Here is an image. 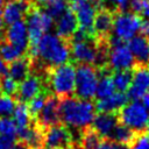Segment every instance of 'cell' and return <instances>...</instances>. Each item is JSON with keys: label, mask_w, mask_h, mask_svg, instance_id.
<instances>
[{"label": "cell", "mask_w": 149, "mask_h": 149, "mask_svg": "<svg viewBox=\"0 0 149 149\" xmlns=\"http://www.w3.org/2000/svg\"><path fill=\"white\" fill-rule=\"evenodd\" d=\"M134 70H121V71H113L112 79L114 87L118 92L127 93L133 80Z\"/></svg>", "instance_id": "obj_23"}, {"label": "cell", "mask_w": 149, "mask_h": 149, "mask_svg": "<svg viewBox=\"0 0 149 149\" xmlns=\"http://www.w3.org/2000/svg\"><path fill=\"white\" fill-rule=\"evenodd\" d=\"M33 5L26 3L20 0H7L2 8V20L6 26H9L14 22L22 21L26 19L30 7Z\"/></svg>", "instance_id": "obj_17"}, {"label": "cell", "mask_w": 149, "mask_h": 149, "mask_svg": "<svg viewBox=\"0 0 149 149\" xmlns=\"http://www.w3.org/2000/svg\"><path fill=\"white\" fill-rule=\"evenodd\" d=\"M142 23L143 20L139 15L129 10L122 13H115L112 35L123 42L129 41L140 33Z\"/></svg>", "instance_id": "obj_8"}, {"label": "cell", "mask_w": 149, "mask_h": 149, "mask_svg": "<svg viewBox=\"0 0 149 149\" xmlns=\"http://www.w3.org/2000/svg\"><path fill=\"white\" fill-rule=\"evenodd\" d=\"M147 132H148V135H149V121H148V126H147Z\"/></svg>", "instance_id": "obj_42"}, {"label": "cell", "mask_w": 149, "mask_h": 149, "mask_svg": "<svg viewBox=\"0 0 149 149\" xmlns=\"http://www.w3.org/2000/svg\"><path fill=\"white\" fill-rule=\"evenodd\" d=\"M43 144L47 149H74L73 134L59 122L43 132Z\"/></svg>", "instance_id": "obj_10"}, {"label": "cell", "mask_w": 149, "mask_h": 149, "mask_svg": "<svg viewBox=\"0 0 149 149\" xmlns=\"http://www.w3.org/2000/svg\"><path fill=\"white\" fill-rule=\"evenodd\" d=\"M95 111V106L91 100H83L74 95L61 99V121L76 132H81L92 125Z\"/></svg>", "instance_id": "obj_2"}, {"label": "cell", "mask_w": 149, "mask_h": 149, "mask_svg": "<svg viewBox=\"0 0 149 149\" xmlns=\"http://www.w3.org/2000/svg\"><path fill=\"white\" fill-rule=\"evenodd\" d=\"M114 13L106 8H100L93 22V36L98 40H107L112 36Z\"/></svg>", "instance_id": "obj_15"}, {"label": "cell", "mask_w": 149, "mask_h": 149, "mask_svg": "<svg viewBox=\"0 0 149 149\" xmlns=\"http://www.w3.org/2000/svg\"><path fill=\"white\" fill-rule=\"evenodd\" d=\"M37 7H40L41 9H43L54 20H57L66 9H69L70 5L65 0H55V1L48 2V3L42 5V6H37Z\"/></svg>", "instance_id": "obj_27"}, {"label": "cell", "mask_w": 149, "mask_h": 149, "mask_svg": "<svg viewBox=\"0 0 149 149\" xmlns=\"http://www.w3.org/2000/svg\"><path fill=\"white\" fill-rule=\"evenodd\" d=\"M16 106V100L13 97L0 93V118H9Z\"/></svg>", "instance_id": "obj_30"}, {"label": "cell", "mask_w": 149, "mask_h": 149, "mask_svg": "<svg viewBox=\"0 0 149 149\" xmlns=\"http://www.w3.org/2000/svg\"><path fill=\"white\" fill-rule=\"evenodd\" d=\"M142 104L146 106V108L149 111V92H147L144 94V97L142 98Z\"/></svg>", "instance_id": "obj_39"}, {"label": "cell", "mask_w": 149, "mask_h": 149, "mask_svg": "<svg viewBox=\"0 0 149 149\" xmlns=\"http://www.w3.org/2000/svg\"><path fill=\"white\" fill-rule=\"evenodd\" d=\"M50 94H51V93H50L48 90H44V91H42L41 93H38L36 97H34V98L27 104L28 109H29V113H30L33 120H34V118L41 112V109L44 107L45 101H47V99H48V97H49Z\"/></svg>", "instance_id": "obj_28"}, {"label": "cell", "mask_w": 149, "mask_h": 149, "mask_svg": "<svg viewBox=\"0 0 149 149\" xmlns=\"http://www.w3.org/2000/svg\"><path fill=\"white\" fill-rule=\"evenodd\" d=\"M7 73V64L0 58V77Z\"/></svg>", "instance_id": "obj_36"}, {"label": "cell", "mask_w": 149, "mask_h": 149, "mask_svg": "<svg viewBox=\"0 0 149 149\" xmlns=\"http://www.w3.org/2000/svg\"><path fill=\"white\" fill-rule=\"evenodd\" d=\"M2 40L7 43H10L17 48H21L23 50H28L29 45V38H28V29L26 21H17L9 26L3 31Z\"/></svg>", "instance_id": "obj_14"}, {"label": "cell", "mask_w": 149, "mask_h": 149, "mask_svg": "<svg viewBox=\"0 0 149 149\" xmlns=\"http://www.w3.org/2000/svg\"><path fill=\"white\" fill-rule=\"evenodd\" d=\"M78 28H79V26H78L77 17H76L73 10L70 7L57 20H55L56 34L58 36H61L62 38H65V40L70 41V38L77 31Z\"/></svg>", "instance_id": "obj_18"}, {"label": "cell", "mask_w": 149, "mask_h": 149, "mask_svg": "<svg viewBox=\"0 0 149 149\" xmlns=\"http://www.w3.org/2000/svg\"><path fill=\"white\" fill-rule=\"evenodd\" d=\"M20 1H23V2L29 3V5H35V2H36L37 0H20Z\"/></svg>", "instance_id": "obj_40"}, {"label": "cell", "mask_w": 149, "mask_h": 149, "mask_svg": "<svg viewBox=\"0 0 149 149\" xmlns=\"http://www.w3.org/2000/svg\"><path fill=\"white\" fill-rule=\"evenodd\" d=\"M95 149H129V147L126 144L116 143L109 139H105L100 141V143L95 147Z\"/></svg>", "instance_id": "obj_34"}, {"label": "cell", "mask_w": 149, "mask_h": 149, "mask_svg": "<svg viewBox=\"0 0 149 149\" xmlns=\"http://www.w3.org/2000/svg\"><path fill=\"white\" fill-rule=\"evenodd\" d=\"M17 87H19V83H16L7 73L0 77V93L15 98Z\"/></svg>", "instance_id": "obj_29"}, {"label": "cell", "mask_w": 149, "mask_h": 149, "mask_svg": "<svg viewBox=\"0 0 149 149\" xmlns=\"http://www.w3.org/2000/svg\"><path fill=\"white\" fill-rule=\"evenodd\" d=\"M147 1H148V2H149V0H147Z\"/></svg>", "instance_id": "obj_44"}, {"label": "cell", "mask_w": 149, "mask_h": 149, "mask_svg": "<svg viewBox=\"0 0 149 149\" xmlns=\"http://www.w3.org/2000/svg\"><path fill=\"white\" fill-rule=\"evenodd\" d=\"M148 40H149V37H148Z\"/></svg>", "instance_id": "obj_46"}, {"label": "cell", "mask_w": 149, "mask_h": 149, "mask_svg": "<svg viewBox=\"0 0 149 149\" xmlns=\"http://www.w3.org/2000/svg\"><path fill=\"white\" fill-rule=\"evenodd\" d=\"M31 59V72L47 73L50 69L65 64L71 58V43L57 34H45L35 48L27 50Z\"/></svg>", "instance_id": "obj_1"}, {"label": "cell", "mask_w": 149, "mask_h": 149, "mask_svg": "<svg viewBox=\"0 0 149 149\" xmlns=\"http://www.w3.org/2000/svg\"><path fill=\"white\" fill-rule=\"evenodd\" d=\"M59 107H61V100L54 94H50L45 101L44 107L34 118V123L37 127H40L42 130H45L47 128L59 123L61 122Z\"/></svg>", "instance_id": "obj_12"}, {"label": "cell", "mask_w": 149, "mask_h": 149, "mask_svg": "<svg viewBox=\"0 0 149 149\" xmlns=\"http://www.w3.org/2000/svg\"><path fill=\"white\" fill-rule=\"evenodd\" d=\"M30 72L31 59L27 56V54L7 65V74L13 78L16 83H21L22 80H24L30 74Z\"/></svg>", "instance_id": "obj_22"}, {"label": "cell", "mask_w": 149, "mask_h": 149, "mask_svg": "<svg viewBox=\"0 0 149 149\" xmlns=\"http://www.w3.org/2000/svg\"><path fill=\"white\" fill-rule=\"evenodd\" d=\"M99 81V69L93 65L79 64L76 68L74 97L83 100H92L95 98L97 86Z\"/></svg>", "instance_id": "obj_5"}, {"label": "cell", "mask_w": 149, "mask_h": 149, "mask_svg": "<svg viewBox=\"0 0 149 149\" xmlns=\"http://www.w3.org/2000/svg\"><path fill=\"white\" fill-rule=\"evenodd\" d=\"M127 102H128L127 93L114 92L113 94H111L107 98L97 100L94 106L99 113H114V114H116V112H119Z\"/></svg>", "instance_id": "obj_20"}, {"label": "cell", "mask_w": 149, "mask_h": 149, "mask_svg": "<svg viewBox=\"0 0 149 149\" xmlns=\"http://www.w3.org/2000/svg\"><path fill=\"white\" fill-rule=\"evenodd\" d=\"M45 79L47 77H43L36 72H30V74L24 80L19 83L15 100L17 102H29L38 93L47 90Z\"/></svg>", "instance_id": "obj_11"}, {"label": "cell", "mask_w": 149, "mask_h": 149, "mask_svg": "<svg viewBox=\"0 0 149 149\" xmlns=\"http://www.w3.org/2000/svg\"><path fill=\"white\" fill-rule=\"evenodd\" d=\"M13 121L16 125V128H24L31 125L33 118L29 113L28 106L24 102H17L13 112Z\"/></svg>", "instance_id": "obj_25"}, {"label": "cell", "mask_w": 149, "mask_h": 149, "mask_svg": "<svg viewBox=\"0 0 149 149\" xmlns=\"http://www.w3.org/2000/svg\"><path fill=\"white\" fill-rule=\"evenodd\" d=\"M15 143V139L0 135V149H10Z\"/></svg>", "instance_id": "obj_35"}, {"label": "cell", "mask_w": 149, "mask_h": 149, "mask_svg": "<svg viewBox=\"0 0 149 149\" xmlns=\"http://www.w3.org/2000/svg\"><path fill=\"white\" fill-rule=\"evenodd\" d=\"M16 132H17V128L13 119L0 118V135L16 139Z\"/></svg>", "instance_id": "obj_32"}, {"label": "cell", "mask_w": 149, "mask_h": 149, "mask_svg": "<svg viewBox=\"0 0 149 149\" xmlns=\"http://www.w3.org/2000/svg\"><path fill=\"white\" fill-rule=\"evenodd\" d=\"M148 68H149V66H148Z\"/></svg>", "instance_id": "obj_47"}, {"label": "cell", "mask_w": 149, "mask_h": 149, "mask_svg": "<svg viewBox=\"0 0 149 149\" xmlns=\"http://www.w3.org/2000/svg\"><path fill=\"white\" fill-rule=\"evenodd\" d=\"M38 149H41V148H38Z\"/></svg>", "instance_id": "obj_45"}, {"label": "cell", "mask_w": 149, "mask_h": 149, "mask_svg": "<svg viewBox=\"0 0 149 149\" xmlns=\"http://www.w3.org/2000/svg\"><path fill=\"white\" fill-rule=\"evenodd\" d=\"M136 136V133L133 132L132 129H129L128 127L121 125L120 122L115 126V128L113 129L112 134L109 135V140L116 142V143H121V144H130L132 141L134 140V137Z\"/></svg>", "instance_id": "obj_26"}, {"label": "cell", "mask_w": 149, "mask_h": 149, "mask_svg": "<svg viewBox=\"0 0 149 149\" xmlns=\"http://www.w3.org/2000/svg\"><path fill=\"white\" fill-rule=\"evenodd\" d=\"M65 1H68V2H70V1H71V0H65Z\"/></svg>", "instance_id": "obj_43"}, {"label": "cell", "mask_w": 149, "mask_h": 149, "mask_svg": "<svg viewBox=\"0 0 149 149\" xmlns=\"http://www.w3.org/2000/svg\"><path fill=\"white\" fill-rule=\"evenodd\" d=\"M3 5H5V1H3V0H0V10H2Z\"/></svg>", "instance_id": "obj_41"}, {"label": "cell", "mask_w": 149, "mask_h": 149, "mask_svg": "<svg viewBox=\"0 0 149 149\" xmlns=\"http://www.w3.org/2000/svg\"><path fill=\"white\" fill-rule=\"evenodd\" d=\"M147 92H149V68L136 66L134 69L132 85L127 92L128 99H142Z\"/></svg>", "instance_id": "obj_13"}, {"label": "cell", "mask_w": 149, "mask_h": 149, "mask_svg": "<svg viewBox=\"0 0 149 149\" xmlns=\"http://www.w3.org/2000/svg\"><path fill=\"white\" fill-rule=\"evenodd\" d=\"M10 149H29V148H28L26 144H23L22 142H20V141H19V142H15V143H14V146H13Z\"/></svg>", "instance_id": "obj_38"}, {"label": "cell", "mask_w": 149, "mask_h": 149, "mask_svg": "<svg viewBox=\"0 0 149 149\" xmlns=\"http://www.w3.org/2000/svg\"><path fill=\"white\" fill-rule=\"evenodd\" d=\"M70 8L73 10L80 29L93 36V22L101 6L100 0H71ZM94 37V36H93Z\"/></svg>", "instance_id": "obj_9"}, {"label": "cell", "mask_w": 149, "mask_h": 149, "mask_svg": "<svg viewBox=\"0 0 149 149\" xmlns=\"http://www.w3.org/2000/svg\"><path fill=\"white\" fill-rule=\"evenodd\" d=\"M43 132L35 123L24 128H17L16 137L29 149H38L43 144Z\"/></svg>", "instance_id": "obj_19"}, {"label": "cell", "mask_w": 149, "mask_h": 149, "mask_svg": "<svg viewBox=\"0 0 149 149\" xmlns=\"http://www.w3.org/2000/svg\"><path fill=\"white\" fill-rule=\"evenodd\" d=\"M26 54H27L26 50H23L21 48H17V47H15L10 43H7L3 40L0 43V58L6 64H9V63L21 58Z\"/></svg>", "instance_id": "obj_24"}, {"label": "cell", "mask_w": 149, "mask_h": 149, "mask_svg": "<svg viewBox=\"0 0 149 149\" xmlns=\"http://www.w3.org/2000/svg\"><path fill=\"white\" fill-rule=\"evenodd\" d=\"M128 48L134 57L136 66H149V40L139 34L128 41Z\"/></svg>", "instance_id": "obj_16"}, {"label": "cell", "mask_w": 149, "mask_h": 149, "mask_svg": "<svg viewBox=\"0 0 149 149\" xmlns=\"http://www.w3.org/2000/svg\"><path fill=\"white\" fill-rule=\"evenodd\" d=\"M119 123L118 114L114 113H98L95 114L92 128L98 133L100 137H109L115 126Z\"/></svg>", "instance_id": "obj_21"}, {"label": "cell", "mask_w": 149, "mask_h": 149, "mask_svg": "<svg viewBox=\"0 0 149 149\" xmlns=\"http://www.w3.org/2000/svg\"><path fill=\"white\" fill-rule=\"evenodd\" d=\"M5 22L2 20V10H0V37H3V31H5Z\"/></svg>", "instance_id": "obj_37"}, {"label": "cell", "mask_w": 149, "mask_h": 149, "mask_svg": "<svg viewBox=\"0 0 149 149\" xmlns=\"http://www.w3.org/2000/svg\"><path fill=\"white\" fill-rule=\"evenodd\" d=\"M100 1L102 8L109 9L114 14L128 12L129 9V0H100Z\"/></svg>", "instance_id": "obj_31"}, {"label": "cell", "mask_w": 149, "mask_h": 149, "mask_svg": "<svg viewBox=\"0 0 149 149\" xmlns=\"http://www.w3.org/2000/svg\"><path fill=\"white\" fill-rule=\"evenodd\" d=\"M26 24L29 38L28 49H33L36 47L40 40L55 26V20L50 17L43 9L33 5L26 15Z\"/></svg>", "instance_id": "obj_4"}, {"label": "cell", "mask_w": 149, "mask_h": 149, "mask_svg": "<svg viewBox=\"0 0 149 149\" xmlns=\"http://www.w3.org/2000/svg\"><path fill=\"white\" fill-rule=\"evenodd\" d=\"M119 122L136 134L143 133L147 129L149 121V111L139 100L127 102L118 113Z\"/></svg>", "instance_id": "obj_6"}, {"label": "cell", "mask_w": 149, "mask_h": 149, "mask_svg": "<svg viewBox=\"0 0 149 149\" xmlns=\"http://www.w3.org/2000/svg\"><path fill=\"white\" fill-rule=\"evenodd\" d=\"M129 149H149V135L144 132L136 134L130 143Z\"/></svg>", "instance_id": "obj_33"}, {"label": "cell", "mask_w": 149, "mask_h": 149, "mask_svg": "<svg viewBox=\"0 0 149 149\" xmlns=\"http://www.w3.org/2000/svg\"><path fill=\"white\" fill-rule=\"evenodd\" d=\"M107 66L112 71L135 69V61L128 45L126 44V42L114 37L113 35L109 37Z\"/></svg>", "instance_id": "obj_7"}, {"label": "cell", "mask_w": 149, "mask_h": 149, "mask_svg": "<svg viewBox=\"0 0 149 149\" xmlns=\"http://www.w3.org/2000/svg\"><path fill=\"white\" fill-rule=\"evenodd\" d=\"M76 66L73 63H65L48 71L45 86L47 90L59 100L74 95Z\"/></svg>", "instance_id": "obj_3"}]
</instances>
